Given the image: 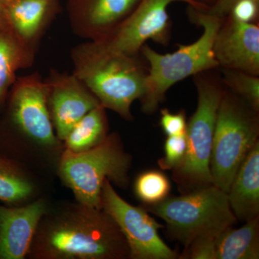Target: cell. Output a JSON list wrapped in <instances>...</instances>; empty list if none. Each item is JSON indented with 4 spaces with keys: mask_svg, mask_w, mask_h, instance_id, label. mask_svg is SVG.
<instances>
[{
    "mask_svg": "<svg viewBox=\"0 0 259 259\" xmlns=\"http://www.w3.org/2000/svg\"><path fill=\"white\" fill-rule=\"evenodd\" d=\"M28 254L47 259H120L129 257V249L108 214L78 202L44 214Z\"/></svg>",
    "mask_w": 259,
    "mask_h": 259,
    "instance_id": "obj_1",
    "label": "cell"
},
{
    "mask_svg": "<svg viewBox=\"0 0 259 259\" xmlns=\"http://www.w3.org/2000/svg\"><path fill=\"white\" fill-rule=\"evenodd\" d=\"M73 74L97 97L100 105L132 120L131 107L144 93L146 72L137 56L109 51L90 41L71 51Z\"/></svg>",
    "mask_w": 259,
    "mask_h": 259,
    "instance_id": "obj_2",
    "label": "cell"
},
{
    "mask_svg": "<svg viewBox=\"0 0 259 259\" xmlns=\"http://www.w3.org/2000/svg\"><path fill=\"white\" fill-rule=\"evenodd\" d=\"M187 13L193 23L203 28L198 40L189 45H179L178 50L171 54H159L146 44L140 51L149 64L145 78L144 95L140 99L143 112L146 114L157 110L166 92L175 83L189 76L219 68L213 45L223 20L192 6L188 7Z\"/></svg>",
    "mask_w": 259,
    "mask_h": 259,
    "instance_id": "obj_3",
    "label": "cell"
},
{
    "mask_svg": "<svg viewBox=\"0 0 259 259\" xmlns=\"http://www.w3.org/2000/svg\"><path fill=\"white\" fill-rule=\"evenodd\" d=\"M131 161L118 135L112 134L87 151L75 153L66 149L59 162V176L79 203L102 209L101 194L105 181L125 188Z\"/></svg>",
    "mask_w": 259,
    "mask_h": 259,
    "instance_id": "obj_4",
    "label": "cell"
},
{
    "mask_svg": "<svg viewBox=\"0 0 259 259\" xmlns=\"http://www.w3.org/2000/svg\"><path fill=\"white\" fill-rule=\"evenodd\" d=\"M146 209L166 222L169 233L183 243L185 249L199 237L219 236L238 221L228 194L214 185L180 197H167Z\"/></svg>",
    "mask_w": 259,
    "mask_h": 259,
    "instance_id": "obj_5",
    "label": "cell"
},
{
    "mask_svg": "<svg viewBox=\"0 0 259 259\" xmlns=\"http://www.w3.org/2000/svg\"><path fill=\"white\" fill-rule=\"evenodd\" d=\"M209 71L194 76L198 95L197 109L187 122L185 158L172 170L177 183L182 188L192 191L212 185L210 158L213 137L226 88L221 79Z\"/></svg>",
    "mask_w": 259,
    "mask_h": 259,
    "instance_id": "obj_6",
    "label": "cell"
},
{
    "mask_svg": "<svg viewBox=\"0 0 259 259\" xmlns=\"http://www.w3.org/2000/svg\"><path fill=\"white\" fill-rule=\"evenodd\" d=\"M258 112L226 88L218 109L210 171L212 185L226 193L242 162L259 141Z\"/></svg>",
    "mask_w": 259,
    "mask_h": 259,
    "instance_id": "obj_7",
    "label": "cell"
},
{
    "mask_svg": "<svg viewBox=\"0 0 259 259\" xmlns=\"http://www.w3.org/2000/svg\"><path fill=\"white\" fill-rule=\"evenodd\" d=\"M102 209L115 221L123 235L133 259H175L178 254L162 240L158 230L162 225L146 209L124 200L106 180L102 187Z\"/></svg>",
    "mask_w": 259,
    "mask_h": 259,
    "instance_id": "obj_8",
    "label": "cell"
},
{
    "mask_svg": "<svg viewBox=\"0 0 259 259\" xmlns=\"http://www.w3.org/2000/svg\"><path fill=\"white\" fill-rule=\"evenodd\" d=\"M175 2L198 10L208 6L197 0H140L134 11L107 38L95 42L107 50L129 56H138L148 40L166 45L171 31L167 8Z\"/></svg>",
    "mask_w": 259,
    "mask_h": 259,
    "instance_id": "obj_9",
    "label": "cell"
},
{
    "mask_svg": "<svg viewBox=\"0 0 259 259\" xmlns=\"http://www.w3.org/2000/svg\"><path fill=\"white\" fill-rule=\"evenodd\" d=\"M10 114L16 127L42 146H55L57 136L48 105V87L37 74L17 78L12 87Z\"/></svg>",
    "mask_w": 259,
    "mask_h": 259,
    "instance_id": "obj_10",
    "label": "cell"
},
{
    "mask_svg": "<svg viewBox=\"0 0 259 259\" xmlns=\"http://www.w3.org/2000/svg\"><path fill=\"white\" fill-rule=\"evenodd\" d=\"M45 81L51 120L58 139L64 141L76 122L100 103L74 74L52 70Z\"/></svg>",
    "mask_w": 259,
    "mask_h": 259,
    "instance_id": "obj_11",
    "label": "cell"
},
{
    "mask_svg": "<svg viewBox=\"0 0 259 259\" xmlns=\"http://www.w3.org/2000/svg\"><path fill=\"white\" fill-rule=\"evenodd\" d=\"M213 52L219 67L259 76L258 24L241 23L227 16L216 34Z\"/></svg>",
    "mask_w": 259,
    "mask_h": 259,
    "instance_id": "obj_12",
    "label": "cell"
},
{
    "mask_svg": "<svg viewBox=\"0 0 259 259\" xmlns=\"http://www.w3.org/2000/svg\"><path fill=\"white\" fill-rule=\"evenodd\" d=\"M140 0H69L75 33L90 41L107 38L134 11Z\"/></svg>",
    "mask_w": 259,
    "mask_h": 259,
    "instance_id": "obj_13",
    "label": "cell"
},
{
    "mask_svg": "<svg viewBox=\"0 0 259 259\" xmlns=\"http://www.w3.org/2000/svg\"><path fill=\"white\" fill-rule=\"evenodd\" d=\"M47 212V204L42 199L24 207L0 205V259L25 258Z\"/></svg>",
    "mask_w": 259,
    "mask_h": 259,
    "instance_id": "obj_14",
    "label": "cell"
},
{
    "mask_svg": "<svg viewBox=\"0 0 259 259\" xmlns=\"http://www.w3.org/2000/svg\"><path fill=\"white\" fill-rule=\"evenodd\" d=\"M3 4L13 31L34 49L60 8L59 0H9Z\"/></svg>",
    "mask_w": 259,
    "mask_h": 259,
    "instance_id": "obj_15",
    "label": "cell"
},
{
    "mask_svg": "<svg viewBox=\"0 0 259 259\" xmlns=\"http://www.w3.org/2000/svg\"><path fill=\"white\" fill-rule=\"evenodd\" d=\"M227 194L237 220L246 221L258 216L259 141L242 162Z\"/></svg>",
    "mask_w": 259,
    "mask_h": 259,
    "instance_id": "obj_16",
    "label": "cell"
},
{
    "mask_svg": "<svg viewBox=\"0 0 259 259\" xmlns=\"http://www.w3.org/2000/svg\"><path fill=\"white\" fill-rule=\"evenodd\" d=\"M35 51L13 30H0V103L14 84L17 71L32 66Z\"/></svg>",
    "mask_w": 259,
    "mask_h": 259,
    "instance_id": "obj_17",
    "label": "cell"
},
{
    "mask_svg": "<svg viewBox=\"0 0 259 259\" xmlns=\"http://www.w3.org/2000/svg\"><path fill=\"white\" fill-rule=\"evenodd\" d=\"M245 222L238 229L226 228L218 236L216 259L259 258V217Z\"/></svg>",
    "mask_w": 259,
    "mask_h": 259,
    "instance_id": "obj_18",
    "label": "cell"
},
{
    "mask_svg": "<svg viewBox=\"0 0 259 259\" xmlns=\"http://www.w3.org/2000/svg\"><path fill=\"white\" fill-rule=\"evenodd\" d=\"M106 109L100 105L76 122L64 139L66 149L78 153L100 144L106 139L108 122Z\"/></svg>",
    "mask_w": 259,
    "mask_h": 259,
    "instance_id": "obj_19",
    "label": "cell"
},
{
    "mask_svg": "<svg viewBox=\"0 0 259 259\" xmlns=\"http://www.w3.org/2000/svg\"><path fill=\"white\" fill-rule=\"evenodd\" d=\"M33 190L32 182L14 162L0 155V200L19 203L28 199Z\"/></svg>",
    "mask_w": 259,
    "mask_h": 259,
    "instance_id": "obj_20",
    "label": "cell"
},
{
    "mask_svg": "<svg viewBox=\"0 0 259 259\" xmlns=\"http://www.w3.org/2000/svg\"><path fill=\"white\" fill-rule=\"evenodd\" d=\"M221 81L228 90L248 104L253 110H259V77L239 70L222 69Z\"/></svg>",
    "mask_w": 259,
    "mask_h": 259,
    "instance_id": "obj_21",
    "label": "cell"
},
{
    "mask_svg": "<svg viewBox=\"0 0 259 259\" xmlns=\"http://www.w3.org/2000/svg\"><path fill=\"white\" fill-rule=\"evenodd\" d=\"M135 193L144 203L153 205L168 197L171 184L166 175L156 170L145 171L135 182Z\"/></svg>",
    "mask_w": 259,
    "mask_h": 259,
    "instance_id": "obj_22",
    "label": "cell"
},
{
    "mask_svg": "<svg viewBox=\"0 0 259 259\" xmlns=\"http://www.w3.org/2000/svg\"><path fill=\"white\" fill-rule=\"evenodd\" d=\"M187 148L186 134L168 136L164 144V156L158 161L160 168L163 170L175 169L185 158Z\"/></svg>",
    "mask_w": 259,
    "mask_h": 259,
    "instance_id": "obj_23",
    "label": "cell"
},
{
    "mask_svg": "<svg viewBox=\"0 0 259 259\" xmlns=\"http://www.w3.org/2000/svg\"><path fill=\"white\" fill-rule=\"evenodd\" d=\"M218 237L202 236L196 238L185 249V258L216 259Z\"/></svg>",
    "mask_w": 259,
    "mask_h": 259,
    "instance_id": "obj_24",
    "label": "cell"
},
{
    "mask_svg": "<svg viewBox=\"0 0 259 259\" xmlns=\"http://www.w3.org/2000/svg\"><path fill=\"white\" fill-rule=\"evenodd\" d=\"M160 124L167 136L185 134L187 126L185 112L181 110L177 113H172L167 109H163L161 110Z\"/></svg>",
    "mask_w": 259,
    "mask_h": 259,
    "instance_id": "obj_25",
    "label": "cell"
},
{
    "mask_svg": "<svg viewBox=\"0 0 259 259\" xmlns=\"http://www.w3.org/2000/svg\"><path fill=\"white\" fill-rule=\"evenodd\" d=\"M259 2L255 0H240L233 5L228 16L241 23H254L258 19Z\"/></svg>",
    "mask_w": 259,
    "mask_h": 259,
    "instance_id": "obj_26",
    "label": "cell"
},
{
    "mask_svg": "<svg viewBox=\"0 0 259 259\" xmlns=\"http://www.w3.org/2000/svg\"><path fill=\"white\" fill-rule=\"evenodd\" d=\"M240 0H214L207 8L201 10L206 14L224 20L229 15L233 5ZM259 2V0H255Z\"/></svg>",
    "mask_w": 259,
    "mask_h": 259,
    "instance_id": "obj_27",
    "label": "cell"
},
{
    "mask_svg": "<svg viewBox=\"0 0 259 259\" xmlns=\"http://www.w3.org/2000/svg\"><path fill=\"white\" fill-rule=\"evenodd\" d=\"M7 29L13 30L8 20L5 5L0 1V30H7Z\"/></svg>",
    "mask_w": 259,
    "mask_h": 259,
    "instance_id": "obj_28",
    "label": "cell"
},
{
    "mask_svg": "<svg viewBox=\"0 0 259 259\" xmlns=\"http://www.w3.org/2000/svg\"><path fill=\"white\" fill-rule=\"evenodd\" d=\"M3 3H6V2L9 1V0H0Z\"/></svg>",
    "mask_w": 259,
    "mask_h": 259,
    "instance_id": "obj_29",
    "label": "cell"
},
{
    "mask_svg": "<svg viewBox=\"0 0 259 259\" xmlns=\"http://www.w3.org/2000/svg\"><path fill=\"white\" fill-rule=\"evenodd\" d=\"M197 1H198V0H197Z\"/></svg>",
    "mask_w": 259,
    "mask_h": 259,
    "instance_id": "obj_30",
    "label": "cell"
}]
</instances>
